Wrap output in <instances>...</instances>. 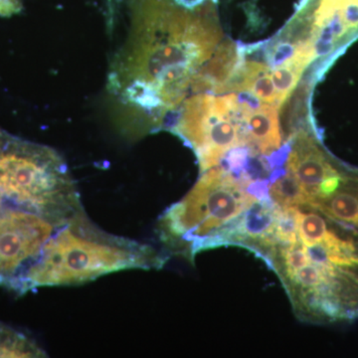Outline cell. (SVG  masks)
<instances>
[{"mask_svg":"<svg viewBox=\"0 0 358 358\" xmlns=\"http://www.w3.org/2000/svg\"><path fill=\"white\" fill-rule=\"evenodd\" d=\"M131 27L110 74L122 102L152 113L182 100L218 40L212 0H129Z\"/></svg>","mask_w":358,"mask_h":358,"instance_id":"1","label":"cell"},{"mask_svg":"<svg viewBox=\"0 0 358 358\" xmlns=\"http://www.w3.org/2000/svg\"><path fill=\"white\" fill-rule=\"evenodd\" d=\"M166 260L150 245L100 229L83 210L54 232L26 273L18 293L81 285L122 270L160 268Z\"/></svg>","mask_w":358,"mask_h":358,"instance_id":"2","label":"cell"},{"mask_svg":"<svg viewBox=\"0 0 358 358\" xmlns=\"http://www.w3.org/2000/svg\"><path fill=\"white\" fill-rule=\"evenodd\" d=\"M258 200L222 167H212L160 216V241L171 253L193 261L199 252L225 245L239 218Z\"/></svg>","mask_w":358,"mask_h":358,"instance_id":"3","label":"cell"},{"mask_svg":"<svg viewBox=\"0 0 358 358\" xmlns=\"http://www.w3.org/2000/svg\"><path fill=\"white\" fill-rule=\"evenodd\" d=\"M0 203L63 223L83 211L76 183L55 150L0 129Z\"/></svg>","mask_w":358,"mask_h":358,"instance_id":"4","label":"cell"},{"mask_svg":"<svg viewBox=\"0 0 358 358\" xmlns=\"http://www.w3.org/2000/svg\"><path fill=\"white\" fill-rule=\"evenodd\" d=\"M171 126L194 150L202 173L217 166L233 148L247 147L236 94L214 96L199 92L185 101Z\"/></svg>","mask_w":358,"mask_h":358,"instance_id":"5","label":"cell"},{"mask_svg":"<svg viewBox=\"0 0 358 358\" xmlns=\"http://www.w3.org/2000/svg\"><path fill=\"white\" fill-rule=\"evenodd\" d=\"M64 223L36 212L0 204V284L20 292L26 273Z\"/></svg>","mask_w":358,"mask_h":358,"instance_id":"6","label":"cell"},{"mask_svg":"<svg viewBox=\"0 0 358 358\" xmlns=\"http://www.w3.org/2000/svg\"><path fill=\"white\" fill-rule=\"evenodd\" d=\"M301 14L319 32L313 42L315 57L331 53L339 42L358 32V0H306Z\"/></svg>","mask_w":358,"mask_h":358,"instance_id":"7","label":"cell"},{"mask_svg":"<svg viewBox=\"0 0 358 358\" xmlns=\"http://www.w3.org/2000/svg\"><path fill=\"white\" fill-rule=\"evenodd\" d=\"M287 171L293 174L307 195V206L319 196L322 182L339 173L312 136L306 133L296 136L287 159Z\"/></svg>","mask_w":358,"mask_h":358,"instance_id":"8","label":"cell"},{"mask_svg":"<svg viewBox=\"0 0 358 358\" xmlns=\"http://www.w3.org/2000/svg\"><path fill=\"white\" fill-rule=\"evenodd\" d=\"M243 114L247 147L264 157L279 152L282 136L278 108L262 103L255 110H243Z\"/></svg>","mask_w":358,"mask_h":358,"instance_id":"9","label":"cell"},{"mask_svg":"<svg viewBox=\"0 0 358 358\" xmlns=\"http://www.w3.org/2000/svg\"><path fill=\"white\" fill-rule=\"evenodd\" d=\"M308 207L320 211L327 218L358 227V195L355 193L338 187L333 194L315 200Z\"/></svg>","mask_w":358,"mask_h":358,"instance_id":"10","label":"cell"},{"mask_svg":"<svg viewBox=\"0 0 358 358\" xmlns=\"http://www.w3.org/2000/svg\"><path fill=\"white\" fill-rule=\"evenodd\" d=\"M268 197L279 208L307 206L308 199L294 176L288 171L275 178L268 186Z\"/></svg>","mask_w":358,"mask_h":358,"instance_id":"11","label":"cell"},{"mask_svg":"<svg viewBox=\"0 0 358 358\" xmlns=\"http://www.w3.org/2000/svg\"><path fill=\"white\" fill-rule=\"evenodd\" d=\"M272 71L270 67L263 71L258 77L254 80L252 84L251 92L253 95H255L259 100L268 103V105L275 106V107L280 108L279 99H278L277 90L273 82Z\"/></svg>","mask_w":358,"mask_h":358,"instance_id":"12","label":"cell"},{"mask_svg":"<svg viewBox=\"0 0 358 358\" xmlns=\"http://www.w3.org/2000/svg\"><path fill=\"white\" fill-rule=\"evenodd\" d=\"M296 47L289 43H279L273 50H271L270 64L272 67L284 64L285 62L289 60L294 53H296Z\"/></svg>","mask_w":358,"mask_h":358,"instance_id":"13","label":"cell"},{"mask_svg":"<svg viewBox=\"0 0 358 358\" xmlns=\"http://www.w3.org/2000/svg\"><path fill=\"white\" fill-rule=\"evenodd\" d=\"M11 331L10 327L0 324V357L3 355L4 350L10 341Z\"/></svg>","mask_w":358,"mask_h":358,"instance_id":"14","label":"cell"},{"mask_svg":"<svg viewBox=\"0 0 358 358\" xmlns=\"http://www.w3.org/2000/svg\"><path fill=\"white\" fill-rule=\"evenodd\" d=\"M0 204H1V203H0Z\"/></svg>","mask_w":358,"mask_h":358,"instance_id":"15","label":"cell"}]
</instances>
